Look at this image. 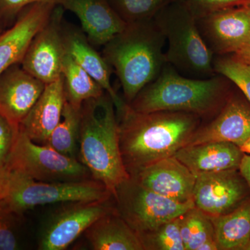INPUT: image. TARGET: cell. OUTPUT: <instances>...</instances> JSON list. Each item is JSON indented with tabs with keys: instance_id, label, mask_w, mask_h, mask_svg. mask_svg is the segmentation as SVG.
<instances>
[{
	"instance_id": "obj_1",
	"label": "cell",
	"mask_w": 250,
	"mask_h": 250,
	"mask_svg": "<svg viewBox=\"0 0 250 250\" xmlns=\"http://www.w3.org/2000/svg\"><path fill=\"white\" fill-rule=\"evenodd\" d=\"M122 159L129 175L187 146L202 125L193 113L160 111L140 113L127 103L117 114Z\"/></svg>"
},
{
	"instance_id": "obj_2",
	"label": "cell",
	"mask_w": 250,
	"mask_h": 250,
	"mask_svg": "<svg viewBox=\"0 0 250 250\" xmlns=\"http://www.w3.org/2000/svg\"><path fill=\"white\" fill-rule=\"evenodd\" d=\"M77 157L113 197L117 188L130 178L122 159L116 108L106 92L82 104Z\"/></svg>"
},
{
	"instance_id": "obj_3",
	"label": "cell",
	"mask_w": 250,
	"mask_h": 250,
	"mask_svg": "<svg viewBox=\"0 0 250 250\" xmlns=\"http://www.w3.org/2000/svg\"><path fill=\"white\" fill-rule=\"evenodd\" d=\"M166 42L152 19L126 24L103 46V57L119 79L126 103L161 73Z\"/></svg>"
},
{
	"instance_id": "obj_4",
	"label": "cell",
	"mask_w": 250,
	"mask_h": 250,
	"mask_svg": "<svg viewBox=\"0 0 250 250\" xmlns=\"http://www.w3.org/2000/svg\"><path fill=\"white\" fill-rule=\"evenodd\" d=\"M228 80L220 75L190 78L181 75L166 62L159 76L128 104L140 113L182 111L197 115L202 121L211 119L228 99Z\"/></svg>"
},
{
	"instance_id": "obj_5",
	"label": "cell",
	"mask_w": 250,
	"mask_h": 250,
	"mask_svg": "<svg viewBox=\"0 0 250 250\" xmlns=\"http://www.w3.org/2000/svg\"><path fill=\"white\" fill-rule=\"evenodd\" d=\"M153 20L167 42L166 62L190 78L207 79L217 75L214 55L202 39L196 19L186 6L173 0Z\"/></svg>"
},
{
	"instance_id": "obj_6",
	"label": "cell",
	"mask_w": 250,
	"mask_h": 250,
	"mask_svg": "<svg viewBox=\"0 0 250 250\" xmlns=\"http://www.w3.org/2000/svg\"><path fill=\"white\" fill-rule=\"evenodd\" d=\"M113 198L106 187L94 179L76 182H44L11 171L9 190L0 203L15 215H21L37 206L104 201Z\"/></svg>"
},
{
	"instance_id": "obj_7",
	"label": "cell",
	"mask_w": 250,
	"mask_h": 250,
	"mask_svg": "<svg viewBox=\"0 0 250 250\" xmlns=\"http://www.w3.org/2000/svg\"><path fill=\"white\" fill-rule=\"evenodd\" d=\"M6 167L34 180L76 182L93 179L86 167L75 158L57 152L48 145L33 142L20 126Z\"/></svg>"
},
{
	"instance_id": "obj_8",
	"label": "cell",
	"mask_w": 250,
	"mask_h": 250,
	"mask_svg": "<svg viewBox=\"0 0 250 250\" xmlns=\"http://www.w3.org/2000/svg\"><path fill=\"white\" fill-rule=\"evenodd\" d=\"M113 198L118 213L136 233L157 228L195 207L193 200H171L148 190L131 177L117 188Z\"/></svg>"
},
{
	"instance_id": "obj_9",
	"label": "cell",
	"mask_w": 250,
	"mask_h": 250,
	"mask_svg": "<svg viewBox=\"0 0 250 250\" xmlns=\"http://www.w3.org/2000/svg\"><path fill=\"white\" fill-rule=\"evenodd\" d=\"M64 9L57 4L49 21L31 41L21 66L45 84L62 76L66 51L63 39Z\"/></svg>"
},
{
	"instance_id": "obj_10",
	"label": "cell",
	"mask_w": 250,
	"mask_h": 250,
	"mask_svg": "<svg viewBox=\"0 0 250 250\" xmlns=\"http://www.w3.org/2000/svg\"><path fill=\"white\" fill-rule=\"evenodd\" d=\"M202 39L214 56L236 53L250 45V7L240 5L196 18Z\"/></svg>"
},
{
	"instance_id": "obj_11",
	"label": "cell",
	"mask_w": 250,
	"mask_h": 250,
	"mask_svg": "<svg viewBox=\"0 0 250 250\" xmlns=\"http://www.w3.org/2000/svg\"><path fill=\"white\" fill-rule=\"evenodd\" d=\"M111 200L67 202L52 215L46 225L39 249H67L94 222L116 208L110 204Z\"/></svg>"
},
{
	"instance_id": "obj_12",
	"label": "cell",
	"mask_w": 250,
	"mask_h": 250,
	"mask_svg": "<svg viewBox=\"0 0 250 250\" xmlns=\"http://www.w3.org/2000/svg\"><path fill=\"white\" fill-rule=\"evenodd\" d=\"M246 181L238 169L197 176L192 200L195 207L210 216L226 214L245 202Z\"/></svg>"
},
{
	"instance_id": "obj_13",
	"label": "cell",
	"mask_w": 250,
	"mask_h": 250,
	"mask_svg": "<svg viewBox=\"0 0 250 250\" xmlns=\"http://www.w3.org/2000/svg\"><path fill=\"white\" fill-rule=\"evenodd\" d=\"M57 4L36 3L25 8L14 24L0 34V74L21 63L31 41L45 25Z\"/></svg>"
},
{
	"instance_id": "obj_14",
	"label": "cell",
	"mask_w": 250,
	"mask_h": 250,
	"mask_svg": "<svg viewBox=\"0 0 250 250\" xmlns=\"http://www.w3.org/2000/svg\"><path fill=\"white\" fill-rule=\"evenodd\" d=\"M45 87L21 63L9 67L0 74V114L19 128Z\"/></svg>"
},
{
	"instance_id": "obj_15",
	"label": "cell",
	"mask_w": 250,
	"mask_h": 250,
	"mask_svg": "<svg viewBox=\"0 0 250 250\" xmlns=\"http://www.w3.org/2000/svg\"><path fill=\"white\" fill-rule=\"evenodd\" d=\"M130 177L151 191L179 202L192 200L196 177L174 156L143 167Z\"/></svg>"
},
{
	"instance_id": "obj_16",
	"label": "cell",
	"mask_w": 250,
	"mask_h": 250,
	"mask_svg": "<svg viewBox=\"0 0 250 250\" xmlns=\"http://www.w3.org/2000/svg\"><path fill=\"white\" fill-rule=\"evenodd\" d=\"M250 137V106L241 99L232 97L208 123L202 124L187 146L227 142L240 147Z\"/></svg>"
},
{
	"instance_id": "obj_17",
	"label": "cell",
	"mask_w": 250,
	"mask_h": 250,
	"mask_svg": "<svg viewBox=\"0 0 250 250\" xmlns=\"http://www.w3.org/2000/svg\"><path fill=\"white\" fill-rule=\"evenodd\" d=\"M64 10L80 20L82 31L93 46H104L126 26L108 0H59Z\"/></svg>"
},
{
	"instance_id": "obj_18",
	"label": "cell",
	"mask_w": 250,
	"mask_h": 250,
	"mask_svg": "<svg viewBox=\"0 0 250 250\" xmlns=\"http://www.w3.org/2000/svg\"><path fill=\"white\" fill-rule=\"evenodd\" d=\"M65 102L62 75L59 80L45 84V88L27 116L21 129L33 142L47 145L52 131L62 119Z\"/></svg>"
},
{
	"instance_id": "obj_19",
	"label": "cell",
	"mask_w": 250,
	"mask_h": 250,
	"mask_svg": "<svg viewBox=\"0 0 250 250\" xmlns=\"http://www.w3.org/2000/svg\"><path fill=\"white\" fill-rule=\"evenodd\" d=\"M63 39L66 53L110 95L116 114L119 113L126 103L113 89L111 83V67L103 56L95 50L83 32L72 26L63 25Z\"/></svg>"
},
{
	"instance_id": "obj_20",
	"label": "cell",
	"mask_w": 250,
	"mask_h": 250,
	"mask_svg": "<svg viewBox=\"0 0 250 250\" xmlns=\"http://www.w3.org/2000/svg\"><path fill=\"white\" fill-rule=\"evenodd\" d=\"M243 156L238 146L227 142L184 146L174 154L195 177L209 172L238 169Z\"/></svg>"
},
{
	"instance_id": "obj_21",
	"label": "cell",
	"mask_w": 250,
	"mask_h": 250,
	"mask_svg": "<svg viewBox=\"0 0 250 250\" xmlns=\"http://www.w3.org/2000/svg\"><path fill=\"white\" fill-rule=\"evenodd\" d=\"M84 234L95 250H143L137 233L116 208L94 222Z\"/></svg>"
},
{
	"instance_id": "obj_22",
	"label": "cell",
	"mask_w": 250,
	"mask_h": 250,
	"mask_svg": "<svg viewBox=\"0 0 250 250\" xmlns=\"http://www.w3.org/2000/svg\"><path fill=\"white\" fill-rule=\"evenodd\" d=\"M218 250H243L250 239V200L226 214L210 216Z\"/></svg>"
},
{
	"instance_id": "obj_23",
	"label": "cell",
	"mask_w": 250,
	"mask_h": 250,
	"mask_svg": "<svg viewBox=\"0 0 250 250\" xmlns=\"http://www.w3.org/2000/svg\"><path fill=\"white\" fill-rule=\"evenodd\" d=\"M65 100L76 107H82L86 100L100 98L104 90L73 59L65 54L62 62Z\"/></svg>"
},
{
	"instance_id": "obj_24",
	"label": "cell",
	"mask_w": 250,
	"mask_h": 250,
	"mask_svg": "<svg viewBox=\"0 0 250 250\" xmlns=\"http://www.w3.org/2000/svg\"><path fill=\"white\" fill-rule=\"evenodd\" d=\"M81 118L82 107H76L65 100L62 119L52 131L47 145L64 155L77 159Z\"/></svg>"
},
{
	"instance_id": "obj_25",
	"label": "cell",
	"mask_w": 250,
	"mask_h": 250,
	"mask_svg": "<svg viewBox=\"0 0 250 250\" xmlns=\"http://www.w3.org/2000/svg\"><path fill=\"white\" fill-rule=\"evenodd\" d=\"M180 233L185 250H198L206 242L215 240L208 215L194 207L179 216Z\"/></svg>"
},
{
	"instance_id": "obj_26",
	"label": "cell",
	"mask_w": 250,
	"mask_h": 250,
	"mask_svg": "<svg viewBox=\"0 0 250 250\" xmlns=\"http://www.w3.org/2000/svg\"><path fill=\"white\" fill-rule=\"evenodd\" d=\"M137 235L143 250H185L181 237L179 217Z\"/></svg>"
},
{
	"instance_id": "obj_27",
	"label": "cell",
	"mask_w": 250,
	"mask_h": 250,
	"mask_svg": "<svg viewBox=\"0 0 250 250\" xmlns=\"http://www.w3.org/2000/svg\"><path fill=\"white\" fill-rule=\"evenodd\" d=\"M173 0H108L111 7L126 24L152 20Z\"/></svg>"
},
{
	"instance_id": "obj_28",
	"label": "cell",
	"mask_w": 250,
	"mask_h": 250,
	"mask_svg": "<svg viewBox=\"0 0 250 250\" xmlns=\"http://www.w3.org/2000/svg\"><path fill=\"white\" fill-rule=\"evenodd\" d=\"M213 66L217 75H223L243 92L250 103V64L234 56H214Z\"/></svg>"
},
{
	"instance_id": "obj_29",
	"label": "cell",
	"mask_w": 250,
	"mask_h": 250,
	"mask_svg": "<svg viewBox=\"0 0 250 250\" xmlns=\"http://www.w3.org/2000/svg\"><path fill=\"white\" fill-rule=\"evenodd\" d=\"M187 8L196 18L213 11L248 4L250 0H176Z\"/></svg>"
},
{
	"instance_id": "obj_30",
	"label": "cell",
	"mask_w": 250,
	"mask_h": 250,
	"mask_svg": "<svg viewBox=\"0 0 250 250\" xmlns=\"http://www.w3.org/2000/svg\"><path fill=\"white\" fill-rule=\"evenodd\" d=\"M16 216L0 203V250H15L18 241L13 231V220Z\"/></svg>"
},
{
	"instance_id": "obj_31",
	"label": "cell",
	"mask_w": 250,
	"mask_h": 250,
	"mask_svg": "<svg viewBox=\"0 0 250 250\" xmlns=\"http://www.w3.org/2000/svg\"><path fill=\"white\" fill-rule=\"evenodd\" d=\"M19 128L0 114V166H6Z\"/></svg>"
},
{
	"instance_id": "obj_32",
	"label": "cell",
	"mask_w": 250,
	"mask_h": 250,
	"mask_svg": "<svg viewBox=\"0 0 250 250\" xmlns=\"http://www.w3.org/2000/svg\"><path fill=\"white\" fill-rule=\"evenodd\" d=\"M41 2L58 4L59 0H0V20L2 22L14 21L27 6Z\"/></svg>"
},
{
	"instance_id": "obj_33",
	"label": "cell",
	"mask_w": 250,
	"mask_h": 250,
	"mask_svg": "<svg viewBox=\"0 0 250 250\" xmlns=\"http://www.w3.org/2000/svg\"><path fill=\"white\" fill-rule=\"evenodd\" d=\"M11 171L6 166H0V200L4 199L9 190Z\"/></svg>"
},
{
	"instance_id": "obj_34",
	"label": "cell",
	"mask_w": 250,
	"mask_h": 250,
	"mask_svg": "<svg viewBox=\"0 0 250 250\" xmlns=\"http://www.w3.org/2000/svg\"><path fill=\"white\" fill-rule=\"evenodd\" d=\"M238 170L246 181L250 190V155L243 154Z\"/></svg>"
},
{
	"instance_id": "obj_35",
	"label": "cell",
	"mask_w": 250,
	"mask_h": 250,
	"mask_svg": "<svg viewBox=\"0 0 250 250\" xmlns=\"http://www.w3.org/2000/svg\"><path fill=\"white\" fill-rule=\"evenodd\" d=\"M233 56L237 59H240L242 62L250 64V45L237 51Z\"/></svg>"
},
{
	"instance_id": "obj_36",
	"label": "cell",
	"mask_w": 250,
	"mask_h": 250,
	"mask_svg": "<svg viewBox=\"0 0 250 250\" xmlns=\"http://www.w3.org/2000/svg\"><path fill=\"white\" fill-rule=\"evenodd\" d=\"M239 148L243 154L250 155V137L246 141H245L243 144L240 146Z\"/></svg>"
},
{
	"instance_id": "obj_37",
	"label": "cell",
	"mask_w": 250,
	"mask_h": 250,
	"mask_svg": "<svg viewBox=\"0 0 250 250\" xmlns=\"http://www.w3.org/2000/svg\"><path fill=\"white\" fill-rule=\"evenodd\" d=\"M250 250V239L249 242L247 243L246 247L244 248V250Z\"/></svg>"
},
{
	"instance_id": "obj_38",
	"label": "cell",
	"mask_w": 250,
	"mask_h": 250,
	"mask_svg": "<svg viewBox=\"0 0 250 250\" xmlns=\"http://www.w3.org/2000/svg\"><path fill=\"white\" fill-rule=\"evenodd\" d=\"M1 24H2V22H1V20H0V34H1L3 31L2 25H1Z\"/></svg>"
},
{
	"instance_id": "obj_39",
	"label": "cell",
	"mask_w": 250,
	"mask_h": 250,
	"mask_svg": "<svg viewBox=\"0 0 250 250\" xmlns=\"http://www.w3.org/2000/svg\"><path fill=\"white\" fill-rule=\"evenodd\" d=\"M246 5H248V6H250V2H249V3H248V4H246Z\"/></svg>"
}]
</instances>
